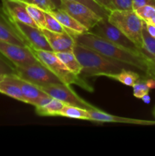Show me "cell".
<instances>
[{"label": "cell", "instance_id": "cell-1", "mask_svg": "<svg viewBox=\"0 0 155 156\" xmlns=\"http://www.w3.org/2000/svg\"><path fill=\"white\" fill-rule=\"evenodd\" d=\"M72 37L77 44L92 49L106 57L131 66L137 70L147 73L148 60L142 54H138L126 50L89 31L74 35Z\"/></svg>", "mask_w": 155, "mask_h": 156}, {"label": "cell", "instance_id": "cell-2", "mask_svg": "<svg viewBox=\"0 0 155 156\" xmlns=\"http://www.w3.org/2000/svg\"><path fill=\"white\" fill-rule=\"evenodd\" d=\"M73 52L82 66V78L106 76L120 73L124 69H136L131 66L110 59L91 48L76 44Z\"/></svg>", "mask_w": 155, "mask_h": 156}, {"label": "cell", "instance_id": "cell-3", "mask_svg": "<svg viewBox=\"0 0 155 156\" xmlns=\"http://www.w3.org/2000/svg\"><path fill=\"white\" fill-rule=\"evenodd\" d=\"M30 50L37 60L49 69L53 74L56 75L64 84L68 85H76L89 92H93L94 91L92 85H90V83L85 80L84 78H82L79 75H76L71 72L59 59L55 52L34 50L32 48H30Z\"/></svg>", "mask_w": 155, "mask_h": 156}, {"label": "cell", "instance_id": "cell-4", "mask_svg": "<svg viewBox=\"0 0 155 156\" xmlns=\"http://www.w3.org/2000/svg\"><path fill=\"white\" fill-rule=\"evenodd\" d=\"M108 20L129 37L141 52L144 21L135 11H112L108 16Z\"/></svg>", "mask_w": 155, "mask_h": 156}, {"label": "cell", "instance_id": "cell-5", "mask_svg": "<svg viewBox=\"0 0 155 156\" xmlns=\"http://www.w3.org/2000/svg\"><path fill=\"white\" fill-rule=\"evenodd\" d=\"M91 33L103 37L112 44L138 54H142L136 45L126 36L118 27L110 23L108 18H102L94 27L89 30ZM143 55V54H142Z\"/></svg>", "mask_w": 155, "mask_h": 156}, {"label": "cell", "instance_id": "cell-6", "mask_svg": "<svg viewBox=\"0 0 155 156\" xmlns=\"http://www.w3.org/2000/svg\"><path fill=\"white\" fill-rule=\"evenodd\" d=\"M15 74L23 80L38 87L63 83L56 75L40 62L25 67H15Z\"/></svg>", "mask_w": 155, "mask_h": 156}, {"label": "cell", "instance_id": "cell-7", "mask_svg": "<svg viewBox=\"0 0 155 156\" xmlns=\"http://www.w3.org/2000/svg\"><path fill=\"white\" fill-rule=\"evenodd\" d=\"M39 88L47 94H49L50 97L61 101L65 105H72V106L78 107V108L86 110L96 108V107L93 106L92 105L87 102L80 96L78 95L75 91L70 87V85H66V84H53V85L39 87Z\"/></svg>", "mask_w": 155, "mask_h": 156}, {"label": "cell", "instance_id": "cell-8", "mask_svg": "<svg viewBox=\"0 0 155 156\" xmlns=\"http://www.w3.org/2000/svg\"><path fill=\"white\" fill-rule=\"evenodd\" d=\"M60 9L67 12L76 21L87 27L88 30L94 27L102 19L101 17L88 6L71 0H62Z\"/></svg>", "mask_w": 155, "mask_h": 156}, {"label": "cell", "instance_id": "cell-9", "mask_svg": "<svg viewBox=\"0 0 155 156\" xmlns=\"http://www.w3.org/2000/svg\"><path fill=\"white\" fill-rule=\"evenodd\" d=\"M0 52L15 67H25L39 62L30 47L27 46L0 41Z\"/></svg>", "mask_w": 155, "mask_h": 156}, {"label": "cell", "instance_id": "cell-10", "mask_svg": "<svg viewBox=\"0 0 155 156\" xmlns=\"http://www.w3.org/2000/svg\"><path fill=\"white\" fill-rule=\"evenodd\" d=\"M11 21H12L14 26L20 34L23 40L25 41L27 47L34 49V50L53 51L41 29L28 25L24 23L12 21V19Z\"/></svg>", "mask_w": 155, "mask_h": 156}, {"label": "cell", "instance_id": "cell-11", "mask_svg": "<svg viewBox=\"0 0 155 156\" xmlns=\"http://www.w3.org/2000/svg\"><path fill=\"white\" fill-rule=\"evenodd\" d=\"M2 2L3 10L12 21L37 27L27 12L26 3L24 0H2Z\"/></svg>", "mask_w": 155, "mask_h": 156}, {"label": "cell", "instance_id": "cell-12", "mask_svg": "<svg viewBox=\"0 0 155 156\" xmlns=\"http://www.w3.org/2000/svg\"><path fill=\"white\" fill-rule=\"evenodd\" d=\"M0 41L27 47L2 7H0Z\"/></svg>", "mask_w": 155, "mask_h": 156}, {"label": "cell", "instance_id": "cell-13", "mask_svg": "<svg viewBox=\"0 0 155 156\" xmlns=\"http://www.w3.org/2000/svg\"><path fill=\"white\" fill-rule=\"evenodd\" d=\"M41 30L45 35L53 52L57 53V52L73 50L76 42L68 32L58 33V32L50 31L46 28Z\"/></svg>", "mask_w": 155, "mask_h": 156}, {"label": "cell", "instance_id": "cell-14", "mask_svg": "<svg viewBox=\"0 0 155 156\" xmlns=\"http://www.w3.org/2000/svg\"><path fill=\"white\" fill-rule=\"evenodd\" d=\"M90 114L91 121L99 122V123H129V124H139V125H152L155 124V121L138 120V119L129 118V117H118L104 112L97 108L94 109L88 110Z\"/></svg>", "mask_w": 155, "mask_h": 156}, {"label": "cell", "instance_id": "cell-15", "mask_svg": "<svg viewBox=\"0 0 155 156\" xmlns=\"http://www.w3.org/2000/svg\"><path fill=\"white\" fill-rule=\"evenodd\" d=\"M49 13L53 15L59 21V23L65 27L66 31L71 37L89 31L87 27L82 25L81 23L76 21L74 18H72L71 15H69L67 12L62 9H56Z\"/></svg>", "mask_w": 155, "mask_h": 156}, {"label": "cell", "instance_id": "cell-16", "mask_svg": "<svg viewBox=\"0 0 155 156\" xmlns=\"http://www.w3.org/2000/svg\"><path fill=\"white\" fill-rule=\"evenodd\" d=\"M0 93L26 103L21 92L19 84V77L16 74L5 75L0 81Z\"/></svg>", "mask_w": 155, "mask_h": 156}, {"label": "cell", "instance_id": "cell-17", "mask_svg": "<svg viewBox=\"0 0 155 156\" xmlns=\"http://www.w3.org/2000/svg\"><path fill=\"white\" fill-rule=\"evenodd\" d=\"M19 84L21 86V92L27 104L35 106L41 98L47 94L38 86L27 81L23 80L21 78H19Z\"/></svg>", "mask_w": 155, "mask_h": 156}, {"label": "cell", "instance_id": "cell-18", "mask_svg": "<svg viewBox=\"0 0 155 156\" xmlns=\"http://www.w3.org/2000/svg\"><path fill=\"white\" fill-rule=\"evenodd\" d=\"M65 104L56 98H53L49 103L42 107L35 108L36 114L41 117H56L60 116L61 111Z\"/></svg>", "mask_w": 155, "mask_h": 156}, {"label": "cell", "instance_id": "cell-19", "mask_svg": "<svg viewBox=\"0 0 155 156\" xmlns=\"http://www.w3.org/2000/svg\"><path fill=\"white\" fill-rule=\"evenodd\" d=\"M141 53L147 60L155 59V37L150 34L146 28L144 21L142 27V48Z\"/></svg>", "mask_w": 155, "mask_h": 156}, {"label": "cell", "instance_id": "cell-20", "mask_svg": "<svg viewBox=\"0 0 155 156\" xmlns=\"http://www.w3.org/2000/svg\"><path fill=\"white\" fill-rule=\"evenodd\" d=\"M56 54L59 57V59L71 72H73L76 75H80L82 69V66L80 62H79L78 59L76 57L75 54L74 53L73 50L57 52V53H56Z\"/></svg>", "mask_w": 155, "mask_h": 156}, {"label": "cell", "instance_id": "cell-21", "mask_svg": "<svg viewBox=\"0 0 155 156\" xmlns=\"http://www.w3.org/2000/svg\"><path fill=\"white\" fill-rule=\"evenodd\" d=\"M60 116L61 117H68V118L77 119V120H91L88 110L69 105H65L62 111H61Z\"/></svg>", "mask_w": 155, "mask_h": 156}, {"label": "cell", "instance_id": "cell-22", "mask_svg": "<svg viewBox=\"0 0 155 156\" xmlns=\"http://www.w3.org/2000/svg\"><path fill=\"white\" fill-rule=\"evenodd\" d=\"M108 78L113 79L127 86H133L134 84L141 78V76L132 69H124L120 73L111 75Z\"/></svg>", "mask_w": 155, "mask_h": 156}, {"label": "cell", "instance_id": "cell-23", "mask_svg": "<svg viewBox=\"0 0 155 156\" xmlns=\"http://www.w3.org/2000/svg\"><path fill=\"white\" fill-rule=\"evenodd\" d=\"M26 3V9L37 27L40 29L45 28V12L37 6Z\"/></svg>", "mask_w": 155, "mask_h": 156}, {"label": "cell", "instance_id": "cell-24", "mask_svg": "<svg viewBox=\"0 0 155 156\" xmlns=\"http://www.w3.org/2000/svg\"><path fill=\"white\" fill-rule=\"evenodd\" d=\"M45 28L50 31L58 33L67 32L65 27L59 23V21L53 15L46 12H45Z\"/></svg>", "mask_w": 155, "mask_h": 156}, {"label": "cell", "instance_id": "cell-25", "mask_svg": "<svg viewBox=\"0 0 155 156\" xmlns=\"http://www.w3.org/2000/svg\"><path fill=\"white\" fill-rule=\"evenodd\" d=\"M71 1L77 2L81 3V4L88 6L89 9L94 11L95 13H97L102 18H108V16H109V13L111 12L109 11L106 10V9L103 8L102 6H100L99 4H97L94 0H71Z\"/></svg>", "mask_w": 155, "mask_h": 156}, {"label": "cell", "instance_id": "cell-26", "mask_svg": "<svg viewBox=\"0 0 155 156\" xmlns=\"http://www.w3.org/2000/svg\"><path fill=\"white\" fill-rule=\"evenodd\" d=\"M135 13L144 21H149L155 17V6L146 5L135 10Z\"/></svg>", "mask_w": 155, "mask_h": 156}, {"label": "cell", "instance_id": "cell-27", "mask_svg": "<svg viewBox=\"0 0 155 156\" xmlns=\"http://www.w3.org/2000/svg\"><path fill=\"white\" fill-rule=\"evenodd\" d=\"M133 88V95L137 98H141L144 94H148L150 88L146 83L145 79L140 78L132 86Z\"/></svg>", "mask_w": 155, "mask_h": 156}, {"label": "cell", "instance_id": "cell-28", "mask_svg": "<svg viewBox=\"0 0 155 156\" xmlns=\"http://www.w3.org/2000/svg\"><path fill=\"white\" fill-rule=\"evenodd\" d=\"M0 73L4 75L15 74V66L0 52Z\"/></svg>", "mask_w": 155, "mask_h": 156}, {"label": "cell", "instance_id": "cell-29", "mask_svg": "<svg viewBox=\"0 0 155 156\" xmlns=\"http://www.w3.org/2000/svg\"><path fill=\"white\" fill-rule=\"evenodd\" d=\"M24 1L28 4L37 6L40 9L46 12H50L56 9L50 0H24Z\"/></svg>", "mask_w": 155, "mask_h": 156}, {"label": "cell", "instance_id": "cell-30", "mask_svg": "<svg viewBox=\"0 0 155 156\" xmlns=\"http://www.w3.org/2000/svg\"><path fill=\"white\" fill-rule=\"evenodd\" d=\"M115 10L134 11L132 0H112Z\"/></svg>", "mask_w": 155, "mask_h": 156}, {"label": "cell", "instance_id": "cell-31", "mask_svg": "<svg viewBox=\"0 0 155 156\" xmlns=\"http://www.w3.org/2000/svg\"><path fill=\"white\" fill-rule=\"evenodd\" d=\"M132 5H133V10L135 11L138 8L146 5H151L155 6V0H132Z\"/></svg>", "mask_w": 155, "mask_h": 156}, {"label": "cell", "instance_id": "cell-32", "mask_svg": "<svg viewBox=\"0 0 155 156\" xmlns=\"http://www.w3.org/2000/svg\"><path fill=\"white\" fill-rule=\"evenodd\" d=\"M94 1L97 4H99L100 6H102V7L106 9V10L109 11V12L115 10L112 0H94Z\"/></svg>", "mask_w": 155, "mask_h": 156}, {"label": "cell", "instance_id": "cell-33", "mask_svg": "<svg viewBox=\"0 0 155 156\" xmlns=\"http://www.w3.org/2000/svg\"><path fill=\"white\" fill-rule=\"evenodd\" d=\"M148 77L153 78L155 79V59L152 60H148V68H147V73Z\"/></svg>", "mask_w": 155, "mask_h": 156}, {"label": "cell", "instance_id": "cell-34", "mask_svg": "<svg viewBox=\"0 0 155 156\" xmlns=\"http://www.w3.org/2000/svg\"><path fill=\"white\" fill-rule=\"evenodd\" d=\"M144 24H145L146 28H147L148 33L153 37H155V24H151L150 22H146V21H144Z\"/></svg>", "mask_w": 155, "mask_h": 156}, {"label": "cell", "instance_id": "cell-35", "mask_svg": "<svg viewBox=\"0 0 155 156\" xmlns=\"http://www.w3.org/2000/svg\"><path fill=\"white\" fill-rule=\"evenodd\" d=\"M146 83L148 85V87L150 88V89H153L155 88V79L153 78H150V79H145Z\"/></svg>", "mask_w": 155, "mask_h": 156}, {"label": "cell", "instance_id": "cell-36", "mask_svg": "<svg viewBox=\"0 0 155 156\" xmlns=\"http://www.w3.org/2000/svg\"><path fill=\"white\" fill-rule=\"evenodd\" d=\"M50 1L53 3V5H54L56 9H60L62 0H50Z\"/></svg>", "mask_w": 155, "mask_h": 156}, {"label": "cell", "instance_id": "cell-37", "mask_svg": "<svg viewBox=\"0 0 155 156\" xmlns=\"http://www.w3.org/2000/svg\"><path fill=\"white\" fill-rule=\"evenodd\" d=\"M141 99H142L143 101H144V103H146V104H149L150 102V97L149 96L148 94H144V95L143 96V97L141 98Z\"/></svg>", "mask_w": 155, "mask_h": 156}, {"label": "cell", "instance_id": "cell-38", "mask_svg": "<svg viewBox=\"0 0 155 156\" xmlns=\"http://www.w3.org/2000/svg\"><path fill=\"white\" fill-rule=\"evenodd\" d=\"M146 22H150V23H151V24H155V17H153V18H152L151 20H150V21H146Z\"/></svg>", "mask_w": 155, "mask_h": 156}, {"label": "cell", "instance_id": "cell-39", "mask_svg": "<svg viewBox=\"0 0 155 156\" xmlns=\"http://www.w3.org/2000/svg\"><path fill=\"white\" fill-rule=\"evenodd\" d=\"M5 76V75H4V74H2V73H0V81L2 80V79H3V78H4V76Z\"/></svg>", "mask_w": 155, "mask_h": 156}, {"label": "cell", "instance_id": "cell-40", "mask_svg": "<svg viewBox=\"0 0 155 156\" xmlns=\"http://www.w3.org/2000/svg\"><path fill=\"white\" fill-rule=\"evenodd\" d=\"M152 114H153V117L155 118V107H154V108H153V111H152Z\"/></svg>", "mask_w": 155, "mask_h": 156}]
</instances>
